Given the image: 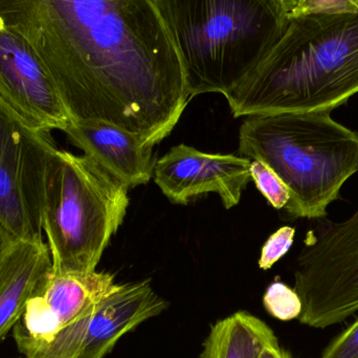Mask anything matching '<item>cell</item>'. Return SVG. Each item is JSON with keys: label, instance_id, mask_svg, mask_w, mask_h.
I'll return each mask as SVG.
<instances>
[{"label": "cell", "instance_id": "obj_19", "mask_svg": "<svg viewBox=\"0 0 358 358\" xmlns=\"http://www.w3.org/2000/svg\"><path fill=\"white\" fill-rule=\"evenodd\" d=\"M357 8L358 0H302L296 12L290 17L310 13L346 12Z\"/></svg>", "mask_w": 358, "mask_h": 358}, {"label": "cell", "instance_id": "obj_14", "mask_svg": "<svg viewBox=\"0 0 358 358\" xmlns=\"http://www.w3.org/2000/svg\"><path fill=\"white\" fill-rule=\"evenodd\" d=\"M275 338L267 324L241 311L210 328L201 358H258L263 347Z\"/></svg>", "mask_w": 358, "mask_h": 358}, {"label": "cell", "instance_id": "obj_7", "mask_svg": "<svg viewBox=\"0 0 358 358\" xmlns=\"http://www.w3.org/2000/svg\"><path fill=\"white\" fill-rule=\"evenodd\" d=\"M50 132L29 127L0 99V222L22 241L43 243L42 208Z\"/></svg>", "mask_w": 358, "mask_h": 358}, {"label": "cell", "instance_id": "obj_1", "mask_svg": "<svg viewBox=\"0 0 358 358\" xmlns=\"http://www.w3.org/2000/svg\"><path fill=\"white\" fill-rule=\"evenodd\" d=\"M0 25L37 55L71 121L106 122L155 147L191 101L153 0H0Z\"/></svg>", "mask_w": 358, "mask_h": 358}, {"label": "cell", "instance_id": "obj_13", "mask_svg": "<svg viewBox=\"0 0 358 358\" xmlns=\"http://www.w3.org/2000/svg\"><path fill=\"white\" fill-rule=\"evenodd\" d=\"M52 271L46 243L18 240L0 264V341L24 313L27 301Z\"/></svg>", "mask_w": 358, "mask_h": 358}, {"label": "cell", "instance_id": "obj_10", "mask_svg": "<svg viewBox=\"0 0 358 358\" xmlns=\"http://www.w3.org/2000/svg\"><path fill=\"white\" fill-rule=\"evenodd\" d=\"M252 159L201 152L187 145L170 149L155 164L153 178L164 195L187 204L202 194L216 193L227 210L239 204L250 179Z\"/></svg>", "mask_w": 358, "mask_h": 358}, {"label": "cell", "instance_id": "obj_22", "mask_svg": "<svg viewBox=\"0 0 358 358\" xmlns=\"http://www.w3.org/2000/svg\"><path fill=\"white\" fill-rule=\"evenodd\" d=\"M279 2L283 6L290 17L296 12L302 0H279Z\"/></svg>", "mask_w": 358, "mask_h": 358}, {"label": "cell", "instance_id": "obj_20", "mask_svg": "<svg viewBox=\"0 0 358 358\" xmlns=\"http://www.w3.org/2000/svg\"><path fill=\"white\" fill-rule=\"evenodd\" d=\"M18 239L0 222V264L6 258V255L14 248Z\"/></svg>", "mask_w": 358, "mask_h": 358}, {"label": "cell", "instance_id": "obj_2", "mask_svg": "<svg viewBox=\"0 0 358 358\" xmlns=\"http://www.w3.org/2000/svg\"><path fill=\"white\" fill-rule=\"evenodd\" d=\"M358 94V8L290 17L283 37L225 94L234 117L332 111Z\"/></svg>", "mask_w": 358, "mask_h": 358}, {"label": "cell", "instance_id": "obj_15", "mask_svg": "<svg viewBox=\"0 0 358 358\" xmlns=\"http://www.w3.org/2000/svg\"><path fill=\"white\" fill-rule=\"evenodd\" d=\"M267 313L280 321H292L302 315L303 303L294 288L275 281L268 286L263 296Z\"/></svg>", "mask_w": 358, "mask_h": 358}, {"label": "cell", "instance_id": "obj_17", "mask_svg": "<svg viewBox=\"0 0 358 358\" xmlns=\"http://www.w3.org/2000/svg\"><path fill=\"white\" fill-rule=\"evenodd\" d=\"M296 229L283 227L267 239L261 250L259 267L263 271L271 269L280 259L283 258L292 246Z\"/></svg>", "mask_w": 358, "mask_h": 358}, {"label": "cell", "instance_id": "obj_4", "mask_svg": "<svg viewBox=\"0 0 358 358\" xmlns=\"http://www.w3.org/2000/svg\"><path fill=\"white\" fill-rule=\"evenodd\" d=\"M239 152L285 183L290 216L321 219L358 172V131L334 121L331 111L254 115L240 127Z\"/></svg>", "mask_w": 358, "mask_h": 358}, {"label": "cell", "instance_id": "obj_23", "mask_svg": "<svg viewBox=\"0 0 358 358\" xmlns=\"http://www.w3.org/2000/svg\"><path fill=\"white\" fill-rule=\"evenodd\" d=\"M22 358H25V357H22Z\"/></svg>", "mask_w": 358, "mask_h": 358}, {"label": "cell", "instance_id": "obj_5", "mask_svg": "<svg viewBox=\"0 0 358 358\" xmlns=\"http://www.w3.org/2000/svg\"><path fill=\"white\" fill-rule=\"evenodd\" d=\"M129 187L87 155L56 148L44 180L42 229L55 273L96 271L123 223Z\"/></svg>", "mask_w": 358, "mask_h": 358}, {"label": "cell", "instance_id": "obj_16", "mask_svg": "<svg viewBox=\"0 0 358 358\" xmlns=\"http://www.w3.org/2000/svg\"><path fill=\"white\" fill-rule=\"evenodd\" d=\"M250 179L257 189L266 198L268 203L277 210L286 208L289 203L290 194L285 183L264 163L252 161L250 168Z\"/></svg>", "mask_w": 358, "mask_h": 358}, {"label": "cell", "instance_id": "obj_6", "mask_svg": "<svg viewBox=\"0 0 358 358\" xmlns=\"http://www.w3.org/2000/svg\"><path fill=\"white\" fill-rule=\"evenodd\" d=\"M294 289L303 303L299 321L326 329L358 311V210L343 222L323 220L309 231L296 259Z\"/></svg>", "mask_w": 358, "mask_h": 358}, {"label": "cell", "instance_id": "obj_11", "mask_svg": "<svg viewBox=\"0 0 358 358\" xmlns=\"http://www.w3.org/2000/svg\"><path fill=\"white\" fill-rule=\"evenodd\" d=\"M63 132L84 155L129 189L153 178L157 164L153 146L131 132L101 121H71Z\"/></svg>", "mask_w": 358, "mask_h": 358}, {"label": "cell", "instance_id": "obj_12", "mask_svg": "<svg viewBox=\"0 0 358 358\" xmlns=\"http://www.w3.org/2000/svg\"><path fill=\"white\" fill-rule=\"evenodd\" d=\"M166 307L149 281L119 284L90 317L76 358L104 357L122 336L161 315Z\"/></svg>", "mask_w": 358, "mask_h": 358}, {"label": "cell", "instance_id": "obj_3", "mask_svg": "<svg viewBox=\"0 0 358 358\" xmlns=\"http://www.w3.org/2000/svg\"><path fill=\"white\" fill-rule=\"evenodd\" d=\"M178 52L189 100L229 94L283 37L279 0H153Z\"/></svg>", "mask_w": 358, "mask_h": 358}, {"label": "cell", "instance_id": "obj_9", "mask_svg": "<svg viewBox=\"0 0 358 358\" xmlns=\"http://www.w3.org/2000/svg\"><path fill=\"white\" fill-rule=\"evenodd\" d=\"M0 99L29 127L63 130L71 122L52 78L22 38L0 25Z\"/></svg>", "mask_w": 358, "mask_h": 358}, {"label": "cell", "instance_id": "obj_8", "mask_svg": "<svg viewBox=\"0 0 358 358\" xmlns=\"http://www.w3.org/2000/svg\"><path fill=\"white\" fill-rule=\"evenodd\" d=\"M106 271L50 275L27 301L24 313L13 328L23 357L48 344L55 336L94 315L100 303L117 287Z\"/></svg>", "mask_w": 358, "mask_h": 358}, {"label": "cell", "instance_id": "obj_18", "mask_svg": "<svg viewBox=\"0 0 358 358\" xmlns=\"http://www.w3.org/2000/svg\"><path fill=\"white\" fill-rule=\"evenodd\" d=\"M321 358H358V319L328 345Z\"/></svg>", "mask_w": 358, "mask_h": 358}, {"label": "cell", "instance_id": "obj_21", "mask_svg": "<svg viewBox=\"0 0 358 358\" xmlns=\"http://www.w3.org/2000/svg\"><path fill=\"white\" fill-rule=\"evenodd\" d=\"M258 358H294L288 351L285 349L282 348L278 342V338L271 341L267 343L262 350H261L260 355Z\"/></svg>", "mask_w": 358, "mask_h": 358}]
</instances>
